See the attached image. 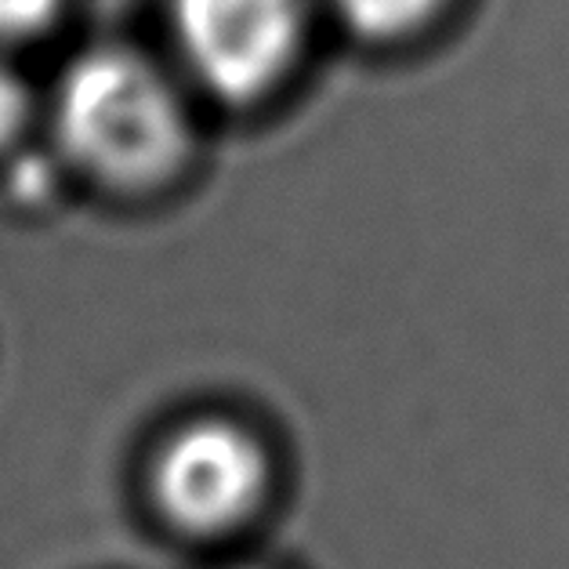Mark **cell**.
Instances as JSON below:
<instances>
[{"label":"cell","instance_id":"6da1fadb","mask_svg":"<svg viewBox=\"0 0 569 569\" xmlns=\"http://www.w3.org/2000/svg\"><path fill=\"white\" fill-rule=\"evenodd\" d=\"M54 128L69 157L109 186L163 182L189 152L182 99L131 48H91L69 62L54 94Z\"/></svg>","mask_w":569,"mask_h":569},{"label":"cell","instance_id":"8992f818","mask_svg":"<svg viewBox=\"0 0 569 569\" xmlns=\"http://www.w3.org/2000/svg\"><path fill=\"white\" fill-rule=\"evenodd\" d=\"M26 117H30V99H26V84L0 62V146L22 131Z\"/></svg>","mask_w":569,"mask_h":569},{"label":"cell","instance_id":"7a4b0ae2","mask_svg":"<svg viewBox=\"0 0 569 569\" xmlns=\"http://www.w3.org/2000/svg\"><path fill=\"white\" fill-rule=\"evenodd\" d=\"M171 30L192 77L214 99L247 106L295 69L309 0H171Z\"/></svg>","mask_w":569,"mask_h":569},{"label":"cell","instance_id":"3957f363","mask_svg":"<svg viewBox=\"0 0 569 569\" xmlns=\"http://www.w3.org/2000/svg\"><path fill=\"white\" fill-rule=\"evenodd\" d=\"M266 493V453L226 421L182 428L157 461V501L171 522L218 533L243 522Z\"/></svg>","mask_w":569,"mask_h":569},{"label":"cell","instance_id":"277c9868","mask_svg":"<svg viewBox=\"0 0 569 569\" xmlns=\"http://www.w3.org/2000/svg\"><path fill=\"white\" fill-rule=\"evenodd\" d=\"M341 22L363 40H402L425 30L447 0H335Z\"/></svg>","mask_w":569,"mask_h":569},{"label":"cell","instance_id":"5b68a950","mask_svg":"<svg viewBox=\"0 0 569 569\" xmlns=\"http://www.w3.org/2000/svg\"><path fill=\"white\" fill-rule=\"evenodd\" d=\"M62 0H0V40H30L44 33Z\"/></svg>","mask_w":569,"mask_h":569}]
</instances>
